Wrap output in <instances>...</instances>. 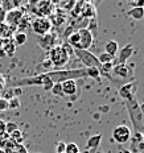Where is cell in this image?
Listing matches in <instances>:
<instances>
[{
  "label": "cell",
  "mask_w": 144,
  "mask_h": 153,
  "mask_svg": "<svg viewBox=\"0 0 144 153\" xmlns=\"http://www.w3.org/2000/svg\"><path fill=\"white\" fill-rule=\"evenodd\" d=\"M126 106H127V111L130 114V117H131V122H132V126L135 128V132L137 133H143L144 132V127H143V114L140 111V107H139V103H137L136 98L131 100H127L126 102Z\"/></svg>",
  "instance_id": "1"
},
{
  "label": "cell",
  "mask_w": 144,
  "mask_h": 153,
  "mask_svg": "<svg viewBox=\"0 0 144 153\" xmlns=\"http://www.w3.org/2000/svg\"><path fill=\"white\" fill-rule=\"evenodd\" d=\"M48 56H49L48 59L53 65V68H62V66L68 65V62L70 59L69 54L65 52V49L61 45H56L53 49H50L48 52Z\"/></svg>",
  "instance_id": "2"
},
{
  "label": "cell",
  "mask_w": 144,
  "mask_h": 153,
  "mask_svg": "<svg viewBox=\"0 0 144 153\" xmlns=\"http://www.w3.org/2000/svg\"><path fill=\"white\" fill-rule=\"evenodd\" d=\"M29 5L32 7V12L36 13L37 17H49L56 11L54 3L52 1H36L31 3Z\"/></svg>",
  "instance_id": "3"
},
{
  "label": "cell",
  "mask_w": 144,
  "mask_h": 153,
  "mask_svg": "<svg viewBox=\"0 0 144 153\" xmlns=\"http://www.w3.org/2000/svg\"><path fill=\"white\" fill-rule=\"evenodd\" d=\"M75 56L78 59L85 65V69H99L101 63H99L97 56H94L90 50H77L74 49Z\"/></svg>",
  "instance_id": "4"
},
{
  "label": "cell",
  "mask_w": 144,
  "mask_h": 153,
  "mask_svg": "<svg viewBox=\"0 0 144 153\" xmlns=\"http://www.w3.org/2000/svg\"><path fill=\"white\" fill-rule=\"evenodd\" d=\"M52 23L48 17H36L32 20L31 29L38 36H44L48 34L49 32H52Z\"/></svg>",
  "instance_id": "5"
},
{
  "label": "cell",
  "mask_w": 144,
  "mask_h": 153,
  "mask_svg": "<svg viewBox=\"0 0 144 153\" xmlns=\"http://www.w3.org/2000/svg\"><path fill=\"white\" fill-rule=\"evenodd\" d=\"M131 137H132V131H131L130 127L124 126V124L115 127L113 131V139L118 144H127L131 140Z\"/></svg>",
  "instance_id": "6"
},
{
  "label": "cell",
  "mask_w": 144,
  "mask_h": 153,
  "mask_svg": "<svg viewBox=\"0 0 144 153\" xmlns=\"http://www.w3.org/2000/svg\"><path fill=\"white\" fill-rule=\"evenodd\" d=\"M24 15H25V9L24 8H15V9H12V11L7 12L4 23L7 24L8 27H11L12 29L16 32V29H17V25H19L21 17H23Z\"/></svg>",
  "instance_id": "7"
},
{
  "label": "cell",
  "mask_w": 144,
  "mask_h": 153,
  "mask_svg": "<svg viewBox=\"0 0 144 153\" xmlns=\"http://www.w3.org/2000/svg\"><path fill=\"white\" fill-rule=\"evenodd\" d=\"M57 36L56 32H49L48 34H44V36H38L37 41H38V45L43 48L44 50H46V52H49L50 49H53L56 45H58L57 44Z\"/></svg>",
  "instance_id": "8"
},
{
  "label": "cell",
  "mask_w": 144,
  "mask_h": 153,
  "mask_svg": "<svg viewBox=\"0 0 144 153\" xmlns=\"http://www.w3.org/2000/svg\"><path fill=\"white\" fill-rule=\"evenodd\" d=\"M79 44H78V49L77 50H89L90 46L93 45V33L90 29H79Z\"/></svg>",
  "instance_id": "9"
},
{
  "label": "cell",
  "mask_w": 144,
  "mask_h": 153,
  "mask_svg": "<svg viewBox=\"0 0 144 153\" xmlns=\"http://www.w3.org/2000/svg\"><path fill=\"white\" fill-rule=\"evenodd\" d=\"M136 91H137V83L136 82H131V83H127L119 88V95H120V98H123L127 102V100L136 98L135 97Z\"/></svg>",
  "instance_id": "10"
},
{
  "label": "cell",
  "mask_w": 144,
  "mask_h": 153,
  "mask_svg": "<svg viewBox=\"0 0 144 153\" xmlns=\"http://www.w3.org/2000/svg\"><path fill=\"white\" fill-rule=\"evenodd\" d=\"M131 153H144V141L142 137V133L134 132V136L131 137Z\"/></svg>",
  "instance_id": "11"
},
{
  "label": "cell",
  "mask_w": 144,
  "mask_h": 153,
  "mask_svg": "<svg viewBox=\"0 0 144 153\" xmlns=\"http://www.w3.org/2000/svg\"><path fill=\"white\" fill-rule=\"evenodd\" d=\"M48 19H49L50 23H52V27H53V25H54V27H61L62 24L66 23V20H68V16H66L65 11L57 8L56 11L53 12V15L49 16Z\"/></svg>",
  "instance_id": "12"
},
{
  "label": "cell",
  "mask_w": 144,
  "mask_h": 153,
  "mask_svg": "<svg viewBox=\"0 0 144 153\" xmlns=\"http://www.w3.org/2000/svg\"><path fill=\"white\" fill-rule=\"evenodd\" d=\"M134 53V45H126L123 49L120 50L118 56V59H116V63H120V65H126V62L128 61V58L132 56Z\"/></svg>",
  "instance_id": "13"
},
{
  "label": "cell",
  "mask_w": 144,
  "mask_h": 153,
  "mask_svg": "<svg viewBox=\"0 0 144 153\" xmlns=\"http://www.w3.org/2000/svg\"><path fill=\"white\" fill-rule=\"evenodd\" d=\"M82 17H86L89 20H95V16H97V11L93 3H84V7H82V12H81Z\"/></svg>",
  "instance_id": "14"
},
{
  "label": "cell",
  "mask_w": 144,
  "mask_h": 153,
  "mask_svg": "<svg viewBox=\"0 0 144 153\" xmlns=\"http://www.w3.org/2000/svg\"><path fill=\"white\" fill-rule=\"evenodd\" d=\"M118 52H119V44L116 42L115 40H108L106 41V44H104V53L110 54L113 58L116 57Z\"/></svg>",
  "instance_id": "15"
},
{
  "label": "cell",
  "mask_w": 144,
  "mask_h": 153,
  "mask_svg": "<svg viewBox=\"0 0 144 153\" xmlns=\"http://www.w3.org/2000/svg\"><path fill=\"white\" fill-rule=\"evenodd\" d=\"M62 92H63V97L65 95H68V97H70V95H74L75 92H77V83H75V81H65V82H62Z\"/></svg>",
  "instance_id": "16"
},
{
  "label": "cell",
  "mask_w": 144,
  "mask_h": 153,
  "mask_svg": "<svg viewBox=\"0 0 144 153\" xmlns=\"http://www.w3.org/2000/svg\"><path fill=\"white\" fill-rule=\"evenodd\" d=\"M101 141H102V133H98V135L91 136V137L87 140L86 151H98L99 145H101Z\"/></svg>",
  "instance_id": "17"
},
{
  "label": "cell",
  "mask_w": 144,
  "mask_h": 153,
  "mask_svg": "<svg viewBox=\"0 0 144 153\" xmlns=\"http://www.w3.org/2000/svg\"><path fill=\"white\" fill-rule=\"evenodd\" d=\"M113 73L116 76H119V78H128V76L131 75L130 74V70H128V66H127V65H120V63L114 65Z\"/></svg>",
  "instance_id": "18"
},
{
  "label": "cell",
  "mask_w": 144,
  "mask_h": 153,
  "mask_svg": "<svg viewBox=\"0 0 144 153\" xmlns=\"http://www.w3.org/2000/svg\"><path fill=\"white\" fill-rule=\"evenodd\" d=\"M31 24H32L31 16L25 13L23 17H21V20H20V23H19V25H17V29H16V32H23V33L27 34V30L31 29Z\"/></svg>",
  "instance_id": "19"
},
{
  "label": "cell",
  "mask_w": 144,
  "mask_h": 153,
  "mask_svg": "<svg viewBox=\"0 0 144 153\" xmlns=\"http://www.w3.org/2000/svg\"><path fill=\"white\" fill-rule=\"evenodd\" d=\"M13 29L11 27H8L5 23L0 24V40H11L13 36Z\"/></svg>",
  "instance_id": "20"
},
{
  "label": "cell",
  "mask_w": 144,
  "mask_h": 153,
  "mask_svg": "<svg viewBox=\"0 0 144 153\" xmlns=\"http://www.w3.org/2000/svg\"><path fill=\"white\" fill-rule=\"evenodd\" d=\"M13 41L12 42L15 44V46H21L24 45L25 42H27L28 40V36L25 33H23V32H16V33H13Z\"/></svg>",
  "instance_id": "21"
},
{
  "label": "cell",
  "mask_w": 144,
  "mask_h": 153,
  "mask_svg": "<svg viewBox=\"0 0 144 153\" xmlns=\"http://www.w3.org/2000/svg\"><path fill=\"white\" fill-rule=\"evenodd\" d=\"M114 69V63L113 62H108V63H102L101 68H99V74L103 75V76H108L111 79V73H113Z\"/></svg>",
  "instance_id": "22"
},
{
  "label": "cell",
  "mask_w": 144,
  "mask_h": 153,
  "mask_svg": "<svg viewBox=\"0 0 144 153\" xmlns=\"http://www.w3.org/2000/svg\"><path fill=\"white\" fill-rule=\"evenodd\" d=\"M3 52H4L5 54H8V56H12V54L15 53L16 50V46L15 44L12 42L11 40H3Z\"/></svg>",
  "instance_id": "23"
},
{
  "label": "cell",
  "mask_w": 144,
  "mask_h": 153,
  "mask_svg": "<svg viewBox=\"0 0 144 153\" xmlns=\"http://www.w3.org/2000/svg\"><path fill=\"white\" fill-rule=\"evenodd\" d=\"M9 140H11L12 143H15L16 145H21L23 144V132H21L20 129H16L15 132H12L11 135H9Z\"/></svg>",
  "instance_id": "24"
},
{
  "label": "cell",
  "mask_w": 144,
  "mask_h": 153,
  "mask_svg": "<svg viewBox=\"0 0 144 153\" xmlns=\"http://www.w3.org/2000/svg\"><path fill=\"white\" fill-rule=\"evenodd\" d=\"M127 15L130 17H132L134 20H142L144 17V11H143V8H131Z\"/></svg>",
  "instance_id": "25"
},
{
  "label": "cell",
  "mask_w": 144,
  "mask_h": 153,
  "mask_svg": "<svg viewBox=\"0 0 144 153\" xmlns=\"http://www.w3.org/2000/svg\"><path fill=\"white\" fill-rule=\"evenodd\" d=\"M84 3H85V1H75L74 7H73V9L70 11V16H72L73 19H78L79 16H81L82 7H84Z\"/></svg>",
  "instance_id": "26"
},
{
  "label": "cell",
  "mask_w": 144,
  "mask_h": 153,
  "mask_svg": "<svg viewBox=\"0 0 144 153\" xmlns=\"http://www.w3.org/2000/svg\"><path fill=\"white\" fill-rule=\"evenodd\" d=\"M75 4V0H70V1H61V3H57V5H58L60 9H62V11H72L73 7H74Z\"/></svg>",
  "instance_id": "27"
},
{
  "label": "cell",
  "mask_w": 144,
  "mask_h": 153,
  "mask_svg": "<svg viewBox=\"0 0 144 153\" xmlns=\"http://www.w3.org/2000/svg\"><path fill=\"white\" fill-rule=\"evenodd\" d=\"M19 5H20V3H17V1H1V8L4 9L5 12L12 11V9L17 8Z\"/></svg>",
  "instance_id": "28"
},
{
  "label": "cell",
  "mask_w": 144,
  "mask_h": 153,
  "mask_svg": "<svg viewBox=\"0 0 144 153\" xmlns=\"http://www.w3.org/2000/svg\"><path fill=\"white\" fill-rule=\"evenodd\" d=\"M97 58H98V61H99V63H101V65H102V63H108V62H113V61H114L113 57H111L110 54L104 53V52L99 54Z\"/></svg>",
  "instance_id": "29"
},
{
  "label": "cell",
  "mask_w": 144,
  "mask_h": 153,
  "mask_svg": "<svg viewBox=\"0 0 144 153\" xmlns=\"http://www.w3.org/2000/svg\"><path fill=\"white\" fill-rule=\"evenodd\" d=\"M19 107H20V99L16 97H12L8 100V110H16Z\"/></svg>",
  "instance_id": "30"
},
{
  "label": "cell",
  "mask_w": 144,
  "mask_h": 153,
  "mask_svg": "<svg viewBox=\"0 0 144 153\" xmlns=\"http://www.w3.org/2000/svg\"><path fill=\"white\" fill-rule=\"evenodd\" d=\"M87 70V76L97 79L98 82H101V74H99V69H86Z\"/></svg>",
  "instance_id": "31"
},
{
  "label": "cell",
  "mask_w": 144,
  "mask_h": 153,
  "mask_svg": "<svg viewBox=\"0 0 144 153\" xmlns=\"http://www.w3.org/2000/svg\"><path fill=\"white\" fill-rule=\"evenodd\" d=\"M65 153H81V152H79V148L75 143H69V144H66Z\"/></svg>",
  "instance_id": "32"
},
{
  "label": "cell",
  "mask_w": 144,
  "mask_h": 153,
  "mask_svg": "<svg viewBox=\"0 0 144 153\" xmlns=\"http://www.w3.org/2000/svg\"><path fill=\"white\" fill-rule=\"evenodd\" d=\"M16 129H19L17 124L13 123V122H9V123H5V133L9 136L12 132H15Z\"/></svg>",
  "instance_id": "33"
},
{
  "label": "cell",
  "mask_w": 144,
  "mask_h": 153,
  "mask_svg": "<svg viewBox=\"0 0 144 153\" xmlns=\"http://www.w3.org/2000/svg\"><path fill=\"white\" fill-rule=\"evenodd\" d=\"M53 92L54 95H57V97H63V92H62V85L61 83H54L52 90H50Z\"/></svg>",
  "instance_id": "34"
},
{
  "label": "cell",
  "mask_w": 144,
  "mask_h": 153,
  "mask_svg": "<svg viewBox=\"0 0 144 153\" xmlns=\"http://www.w3.org/2000/svg\"><path fill=\"white\" fill-rule=\"evenodd\" d=\"M60 45L62 46L63 49H65V52L69 54V57H72L73 54H74V48H73V46H70L69 44L66 42V41H65V42H62V44H60Z\"/></svg>",
  "instance_id": "35"
},
{
  "label": "cell",
  "mask_w": 144,
  "mask_h": 153,
  "mask_svg": "<svg viewBox=\"0 0 144 153\" xmlns=\"http://www.w3.org/2000/svg\"><path fill=\"white\" fill-rule=\"evenodd\" d=\"M66 149V144L63 141H58L56 144V153H65Z\"/></svg>",
  "instance_id": "36"
},
{
  "label": "cell",
  "mask_w": 144,
  "mask_h": 153,
  "mask_svg": "<svg viewBox=\"0 0 144 153\" xmlns=\"http://www.w3.org/2000/svg\"><path fill=\"white\" fill-rule=\"evenodd\" d=\"M8 137V135L5 133V122L4 120H0V139Z\"/></svg>",
  "instance_id": "37"
},
{
  "label": "cell",
  "mask_w": 144,
  "mask_h": 153,
  "mask_svg": "<svg viewBox=\"0 0 144 153\" xmlns=\"http://www.w3.org/2000/svg\"><path fill=\"white\" fill-rule=\"evenodd\" d=\"M130 5L132 8H143L144 7V0H136V1H130Z\"/></svg>",
  "instance_id": "38"
},
{
  "label": "cell",
  "mask_w": 144,
  "mask_h": 153,
  "mask_svg": "<svg viewBox=\"0 0 144 153\" xmlns=\"http://www.w3.org/2000/svg\"><path fill=\"white\" fill-rule=\"evenodd\" d=\"M8 110V99L5 98H0V111Z\"/></svg>",
  "instance_id": "39"
},
{
  "label": "cell",
  "mask_w": 144,
  "mask_h": 153,
  "mask_svg": "<svg viewBox=\"0 0 144 153\" xmlns=\"http://www.w3.org/2000/svg\"><path fill=\"white\" fill-rule=\"evenodd\" d=\"M5 15H7V12L1 8V5H0V24L5 21Z\"/></svg>",
  "instance_id": "40"
},
{
  "label": "cell",
  "mask_w": 144,
  "mask_h": 153,
  "mask_svg": "<svg viewBox=\"0 0 144 153\" xmlns=\"http://www.w3.org/2000/svg\"><path fill=\"white\" fill-rule=\"evenodd\" d=\"M20 94H21V90H20V88H19V87H17V88H15V95H16V98H17Z\"/></svg>",
  "instance_id": "41"
},
{
  "label": "cell",
  "mask_w": 144,
  "mask_h": 153,
  "mask_svg": "<svg viewBox=\"0 0 144 153\" xmlns=\"http://www.w3.org/2000/svg\"><path fill=\"white\" fill-rule=\"evenodd\" d=\"M3 87H4V79H3L1 76H0V90H1Z\"/></svg>",
  "instance_id": "42"
},
{
  "label": "cell",
  "mask_w": 144,
  "mask_h": 153,
  "mask_svg": "<svg viewBox=\"0 0 144 153\" xmlns=\"http://www.w3.org/2000/svg\"><path fill=\"white\" fill-rule=\"evenodd\" d=\"M139 107H140V111H142V114H143V116H144V103L143 104H139Z\"/></svg>",
  "instance_id": "43"
},
{
  "label": "cell",
  "mask_w": 144,
  "mask_h": 153,
  "mask_svg": "<svg viewBox=\"0 0 144 153\" xmlns=\"http://www.w3.org/2000/svg\"><path fill=\"white\" fill-rule=\"evenodd\" d=\"M120 153H131L128 149H123V151H120Z\"/></svg>",
  "instance_id": "44"
},
{
  "label": "cell",
  "mask_w": 144,
  "mask_h": 153,
  "mask_svg": "<svg viewBox=\"0 0 144 153\" xmlns=\"http://www.w3.org/2000/svg\"><path fill=\"white\" fill-rule=\"evenodd\" d=\"M95 152H97V151H86V149H85L84 153H95Z\"/></svg>",
  "instance_id": "45"
},
{
  "label": "cell",
  "mask_w": 144,
  "mask_h": 153,
  "mask_svg": "<svg viewBox=\"0 0 144 153\" xmlns=\"http://www.w3.org/2000/svg\"><path fill=\"white\" fill-rule=\"evenodd\" d=\"M0 153H5V151H4V149H1V148H0Z\"/></svg>",
  "instance_id": "46"
},
{
  "label": "cell",
  "mask_w": 144,
  "mask_h": 153,
  "mask_svg": "<svg viewBox=\"0 0 144 153\" xmlns=\"http://www.w3.org/2000/svg\"><path fill=\"white\" fill-rule=\"evenodd\" d=\"M142 137H143V141H144V132L142 133Z\"/></svg>",
  "instance_id": "47"
},
{
  "label": "cell",
  "mask_w": 144,
  "mask_h": 153,
  "mask_svg": "<svg viewBox=\"0 0 144 153\" xmlns=\"http://www.w3.org/2000/svg\"><path fill=\"white\" fill-rule=\"evenodd\" d=\"M143 127H144V117H143Z\"/></svg>",
  "instance_id": "48"
},
{
  "label": "cell",
  "mask_w": 144,
  "mask_h": 153,
  "mask_svg": "<svg viewBox=\"0 0 144 153\" xmlns=\"http://www.w3.org/2000/svg\"><path fill=\"white\" fill-rule=\"evenodd\" d=\"M95 153H102V152H99V151H97V152H95Z\"/></svg>",
  "instance_id": "49"
},
{
  "label": "cell",
  "mask_w": 144,
  "mask_h": 153,
  "mask_svg": "<svg viewBox=\"0 0 144 153\" xmlns=\"http://www.w3.org/2000/svg\"><path fill=\"white\" fill-rule=\"evenodd\" d=\"M143 11H144V7H143Z\"/></svg>",
  "instance_id": "50"
}]
</instances>
